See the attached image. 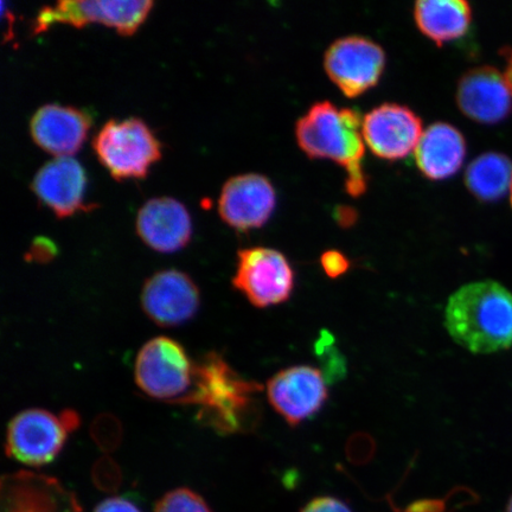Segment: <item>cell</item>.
<instances>
[{
  "mask_svg": "<svg viewBox=\"0 0 512 512\" xmlns=\"http://www.w3.org/2000/svg\"><path fill=\"white\" fill-rule=\"evenodd\" d=\"M453 341L476 355L512 347V293L495 280L475 281L454 292L445 310Z\"/></svg>",
  "mask_w": 512,
  "mask_h": 512,
  "instance_id": "6da1fadb",
  "label": "cell"
},
{
  "mask_svg": "<svg viewBox=\"0 0 512 512\" xmlns=\"http://www.w3.org/2000/svg\"><path fill=\"white\" fill-rule=\"evenodd\" d=\"M363 119L351 108H338L330 101L316 102L296 124L300 150L310 159L332 160L347 171L345 189L352 197L367 190L363 170L366 142Z\"/></svg>",
  "mask_w": 512,
  "mask_h": 512,
  "instance_id": "7a4b0ae2",
  "label": "cell"
},
{
  "mask_svg": "<svg viewBox=\"0 0 512 512\" xmlns=\"http://www.w3.org/2000/svg\"><path fill=\"white\" fill-rule=\"evenodd\" d=\"M259 383L243 379L224 358L209 352L197 360V377L189 405L198 418L221 434L246 433L260 419Z\"/></svg>",
  "mask_w": 512,
  "mask_h": 512,
  "instance_id": "3957f363",
  "label": "cell"
},
{
  "mask_svg": "<svg viewBox=\"0 0 512 512\" xmlns=\"http://www.w3.org/2000/svg\"><path fill=\"white\" fill-rule=\"evenodd\" d=\"M197 377V361L174 338L159 336L140 349L134 380L149 398L189 405Z\"/></svg>",
  "mask_w": 512,
  "mask_h": 512,
  "instance_id": "277c9868",
  "label": "cell"
},
{
  "mask_svg": "<svg viewBox=\"0 0 512 512\" xmlns=\"http://www.w3.org/2000/svg\"><path fill=\"white\" fill-rule=\"evenodd\" d=\"M79 425V415L73 409L60 414L41 408L25 409L10 421L6 431V454L24 465L50 464Z\"/></svg>",
  "mask_w": 512,
  "mask_h": 512,
  "instance_id": "5b68a950",
  "label": "cell"
},
{
  "mask_svg": "<svg viewBox=\"0 0 512 512\" xmlns=\"http://www.w3.org/2000/svg\"><path fill=\"white\" fill-rule=\"evenodd\" d=\"M93 149L110 175L121 181L144 178L162 158V146L143 120H108L96 133Z\"/></svg>",
  "mask_w": 512,
  "mask_h": 512,
  "instance_id": "8992f818",
  "label": "cell"
},
{
  "mask_svg": "<svg viewBox=\"0 0 512 512\" xmlns=\"http://www.w3.org/2000/svg\"><path fill=\"white\" fill-rule=\"evenodd\" d=\"M233 286L258 309L284 304L296 286V273L277 249H240Z\"/></svg>",
  "mask_w": 512,
  "mask_h": 512,
  "instance_id": "52a82bcc",
  "label": "cell"
},
{
  "mask_svg": "<svg viewBox=\"0 0 512 512\" xmlns=\"http://www.w3.org/2000/svg\"><path fill=\"white\" fill-rule=\"evenodd\" d=\"M152 6L150 0H62L54 6H44L38 12L32 22V32L34 35L41 34L56 23L69 24L78 29L89 23H100L117 30L120 35L131 36L145 22Z\"/></svg>",
  "mask_w": 512,
  "mask_h": 512,
  "instance_id": "ba28073f",
  "label": "cell"
},
{
  "mask_svg": "<svg viewBox=\"0 0 512 512\" xmlns=\"http://www.w3.org/2000/svg\"><path fill=\"white\" fill-rule=\"evenodd\" d=\"M380 44L362 36L339 38L326 50L324 69L347 98L355 99L374 88L386 69Z\"/></svg>",
  "mask_w": 512,
  "mask_h": 512,
  "instance_id": "9c48e42d",
  "label": "cell"
},
{
  "mask_svg": "<svg viewBox=\"0 0 512 512\" xmlns=\"http://www.w3.org/2000/svg\"><path fill=\"white\" fill-rule=\"evenodd\" d=\"M267 398L288 425L297 427L322 411L329 398L323 371L311 366L283 369L267 382Z\"/></svg>",
  "mask_w": 512,
  "mask_h": 512,
  "instance_id": "30bf717a",
  "label": "cell"
},
{
  "mask_svg": "<svg viewBox=\"0 0 512 512\" xmlns=\"http://www.w3.org/2000/svg\"><path fill=\"white\" fill-rule=\"evenodd\" d=\"M362 130L370 151L390 162L415 152L424 133L419 115L399 104L375 107L363 118Z\"/></svg>",
  "mask_w": 512,
  "mask_h": 512,
  "instance_id": "8fae6325",
  "label": "cell"
},
{
  "mask_svg": "<svg viewBox=\"0 0 512 512\" xmlns=\"http://www.w3.org/2000/svg\"><path fill=\"white\" fill-rule=\"evenodd\" d=\"M277 206V194L270 181L259 174L229 178L219 198V214L224 223L247 233L258 229L271 219Z\"/></svg>",
  "mask_w": 512,
  "mask_h": 512,
  "instance_id": "7c38bea8",
  "label": "cell"
},
{
  "mask_svg": "<svg viewBox=\"0 0 512 512\" xmlns=\"http://www.w3.org/2000/svg\"><path fill=\"white\" fill-rule=\"evenodd\" d=\"M201 294L188 274L177 270L160 271L146 280L142 306L153 323L174 328L196 316Z\"/></svg>",
  "mask_w": 512,
  "mask_h": 512,
  "instance_id": "4fadbf2b",
  "label": "cell"
},
{
  "mask_svg": "<svg viewBox=\"0 0 512 512\" xmlns=\"http://www.w3.org/2000/svg\"><path fill=\"white\" fill-rule=\"evenodd\" d=\"M457 104L465 117L495 125L512 111V91L504 73L490 66L469 70L458 82Z\"/></svg>",
  "mask_w": 512,
  "mask_h": 512,
  "instance_id": "5bb4252c",
  "label": "cell"
},
{
  "mask_svg": "<svg viewBox=\"0 0 512 512\" xmlns=\"http://www.w3.org/2000/svg\"><path fill=\"white\" fill-rule=\"evenodd\" d=\"M91 126L92 118L85 111L48 104L32 115L30 134L38 147L55 158L72 157L86 142Z\"/></svg>",
  "mask_w": 512,
  "mask_h": 512,
  "instance_id": "9a60e30c",
  "label": "cell"
},
{
  "mask_svg": "<svg viewBox=\"0 0 512 512\" xmlns=\"http://www.w3.org/2000/svg\"><path fill=\"white\" fill-rule=\"evenodd\" d=\"M87 185L86 172L73 157L50 160L36 172L31 190L56 217L64 219L87 210L83 203Z\"/></svg>",
  "mask_w": 512,
  "mask_h": 512,
  "instance_id": "2e32d148",
  "label": "cell"
},
{
  "mask_svg": "<svg viewBox=\"0 0 512 512\" xmlns=\"http://www.w3.org/2000/svg\"><path fill=\"white\" fill-rule=\"evenodd\" d=\"M137 233L146 246L159 253L181 251L191 240V217L184 204L172 197L151 198L137 215Z\"/></svg>",
  "mask_w": 512,
  "mask_h": 512,
  "instance_id": "e0dca14e",
  "label": "cell"
},
{
  "mask_svg": "<svg viewBox=\"0 0 512 512\" xmlns=\"http://www.w3.org/2000/svg\"><path fill=\"white\" fill-rule=\"evenodd\" d=\"M466 151V140L457 127L434 123L422 133L416 147V166L431 181H445L462 169Z\"/></svg>",
  "mask_w": 512,
  "mask_h": 512,
  "instance_id": "ac0fdd59",
  "label": "cell"
},
{
  "mask_svg": "<svg viewBox=\"0 0 512 512\" xmlns=\"http://www.w3.org/2000/svg\"><path fill=\"white\" fill-rule=\"evenodd\" d=\"M416 27L439 47L467 34L471 5L465 0H419L414 5Z\"/></svg>",
  "mask_w": 512,
  "mask_h": 512,
  "instance_id": "d6986e66",
  "label": "cell"
},
{
  "mask_svg": "<svg viewBox=\"0 0 512 512\" xmlns=\"http://www.w3.org/2000/svg\"><path fill=\"white\" fill-rule=\"evenodd\" d=\"M467 189L479 201L495 202L510 192L512 162L498 152H486L477 157L466 170Z\"/></svg>",
  "mask_w": 512,
  "mask_h": 512,
  "instance_id": "ffe728a7",
  "label": "cell"
},
{
  "mask_svg": "<svg viewBox=\"0 0 512 512\" xmlns=\"http://www.w3.org/2000/svg\"><path fill=\"white\" fill-rule=\"evenodd\" d=\"M3 512H81L75 496L60 494H32L18 497L6 505Z\"/></svg>",
  "mask_w": 512,
  "mask_h": 512,
  "instance_id": "44dd1931",
  "label": "cell"
},
{
  "mask_svg": "<svg viewBox=\"0 0 512 512\" xmlns=\"http://www.w3.org/2000/svg\"><path fill=\"white\" fill-rule=\"evenodd\" d=\"M155 512H211L204 499L187 488L168 492L157 503Z\"/></svg>",
  "mask_w": 512,
  "mask_h": 512,
  "instance_id": "7402d4cb",
  "label": "cell"
},
{
  "mask_svg": "<svg viewBox=\"0 0 512 512\" xmlns=\"http://www.w3.org/2000/svg\"><path fill=\"white\" fill-rule=\"evenodd\" d=\"M318 343L322 344L329 352L328 358H325V360L323 358V374L326 382L331 383L341 380L347 368H345V360L341 352L334 348V337H332L329 332L324 331L323 334L320 335Z\"/></svg>",
  "mask_w": 512,
  "mask_h": 512,
  "instance_id": "603a6c76",
  "label": "cell"
},
{
  "mask_svg": "<svg viewBox=\"0 0 512 512\" xmlns=\"http://www.w3.org/2000/svg\"><path fill=\"white\" fill-rule=\"evenodd\" d=\"M320 265H322L323 271L330 279H337L342 277L349 271L351 266L348 256L342 252L331 249L326 251L320 256Z\"/></svg>",
  "mask_w": 512,
  "mask_h": 512,
  "instance_id": "cb8c5ba5",
  "label": "cell"
},
{
  "mask_svg": "<svg viewBox=\"0 0 512 512\" xmlns=\"http://www.w3.org/2000/svg\"><path fill=\"white\" fill-rule=\"evenodd\" d=\"M300 512H352L341 499L331 496L313 498Z\"/></svg>",
  "mask_w": 512,
  "mask_h": 512,
  "instance_id": "d4e9b609",
  "label": "cell"
},
{
  "mask_svg": "<svg viewBox=\"0 0 512 512\" xmlns=\"http://www.w3.org/2000/svg\"><path fill=\"white\" fill-rule=\"evenodd\" d=\"M94 512H142L132 502L125 498H108L96 507Z\"/></svg>",
  "mask_w": 512,
  "mask_h": 512,
  "instance_id": "484cf974",
  "label": "cell"
},
{
  "mask_svg": "<svg viewBox=\"0 0 512 512\" xmlns=\"http://www.w3.org/2000/svg\"><path fill=\"white\" fill-rule=\"evenodd\" d=\"M445 504L441 501H419L407 508V512H445Z\"/></svg>",
  "mask_w": 512,
  "mask_h": 512,
  "instance_id": "4316f807",
  "label": "cell"
},
{
  "mask_svg": "<svg viewBox=\"0 0 512 512\" xmlns=\"http://www.w3.org/2000/svg\"><path fill=\"white\" fill-rule=\"evenodd\" d=\"M352 213H354V211H352L350 208H341L338 210L336 219L342 227H349L354 224L356 221V216Z\"/></svg>",
  "mask_w": 512,
  "mask_h": 512,
  "instance_id": "83f0119b",
  "label": "cell"
},
{
  "mask_svg": "<svg viewBox=\"0 0 512 512\" xmlns=\"http://www.w3.org/2000/svg\"><path fill=\"white\" fill-rule=\"evenodd\" d=\"M504 56L505 61H507V67H505L504 76L505 79H507L512 91V49H505Z\"/></svg>",
  "mask_w": 512,
  "mask_h": 512,
  "instance_id": "f1b7e54d",
  "label": "cell"
},
{
  "mask_svg": "<svg viewBox=\"0 0 512 512\" xmlns=\"http://www.w3.org/2000/svg\"><path fill=\"white\" fill-rule=\"evenodd\" d=\"M505 512H512V495L509 498L507 508H505Z\"/></svg>",
  "mask_w": 512,
  "mask_h": 512,
  "instance_id": "f546056e",
  "label": "cell"
},
{
  "mask_svg": "<svg viewBox=\"0 0 512 512\" xmlns=\"http://www.w3.org/2000/svg\"><path fill=\"white\" fill-rule=\"evenodd\" d=\"M510 202H511V207H512V183H511V188H510Z\"/></svg>",
  "mask_w": 512,
  "mask_h": 512,
  "instance_id": "4dcf8cb0",
  "label": "cell"
}]
</instances>
